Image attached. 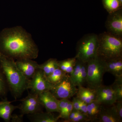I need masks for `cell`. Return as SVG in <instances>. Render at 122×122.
I'll list each match as a JSON object with an SVG mask.
<instances>
[{
    "label": "cell",
    "instance_id": "14",
    "mask_svg": "<svg viewBox=\"0 0 122 122\" xmlns=\"http://www.w3.org/2000/svg\"><path fill=\"white\" fill-rule=\"evenodd\" d=\"M105 61L106 72L110 73L115 77L122 76V57Z\"/></svg>",
    "mask_w": 122,
    "mask_h": 122
},
{
    "label": "cell",
    "instance_id": "3",
    "mask_svg": "<svg viewBox=\"0 0 122 122\" xmlns=\"http://www.w3.org/2000/svg\"><path fill=\"white\" fill-rule=\"evenodd\" d=\"M97 55L105 61L122 57V38L107 32L98 35Z\"/></svg>",
    "mask_w": 122,
    "mask_h": 122
},
{
    "label": "cell",
    "instance_id": "25",
    "mask_svg": "<svg viewBox=\"0 0 122 122\" xmlns=\"http://www.w3.org/2000/svg\"><path fill=\"white\" fill-rule=\"evenodd\" d=\"M8 90L5 77L0 66V97L6 96Z\"/></svg>",
    "mask_w": 122,
    "mask_h": 122
},
{
    "label": "cell",
    "instance_id": "10",
    "mask_svg": "<svg viewBox=\"0 0 122 122\" xmlns=\"http://www.w3.org/2000/svg\"><path fill=\"white\" fill-rule=\"evenodd\" d=\"M96 100L105 106H110L117 102L116 96L111 85L102 86L95 89Z\"/></svg>",
    "mask_w": 122,
    "mask_h": 122
},
{
    "label": "cell",
    "instance_id": "9",
    "mask_svg": "<svg viewBox=\"0 0 122 122\" xmlns=\"http://www.w3.org/2000/svg\"><path fill=\"white\" fill-rule=\"evenodd\" d=\"M107 32L122 38V9L109 13L105 23Z\"/></svg>",
    "mask_w": 122,
    "mask_h": 122
},
{
    "label": "cell",
    "instance_id": "28",
    "mask_svg": "<svg viewBox=\"0 0 122 122\" xmlns=\"http://www.w3.org/2000/svg\"><path fill=\"white\" fill-rule=\"evenodd\" d=\"M87 104L79 99V106L80 111L85 114L87 116Z\"/></svg>",
    "mask_w": 122,
    "mask_h": 122
},
{
    "label": "cell",
    "instance_id": "24",
    "mask_svg": "<svg viewBox=\"0 0 122 122\" xmlns=\"http://www.w3.org/2000/svg\"><path fill=\"white\" fill-rule=\"evenodd\" d=\"M111 85L115 93L117 101H122V76L115 77L114 82Z\"/></svg>",
    "mask_w": 122,
    "mask_h": 122
},
{
    "label": "cell",
    "instance_id": "2",
    "mask_svg": "<svg viewBox=\"0 0 122 122\" xmlns=\"http://www.w3.org/2000/svg\"><path fill=\"white\" fill-rule=\"evenodd\" d=\"M14 59L0 53V66L5 77L9 90L15 99L20 97L27 89L29 79L18 69Z\"/></svg>",
    "mask_w": 122,
    "mask_h": 122
},
{
    "label": "cell",
    "instance_id": "33",
    "mask_svg": "<svg viewBox=\"0 0 122 122\" xmlns=\"http://www.w3.org/2000/svg\"><path fill=\"white\" fill-rule=\"evenodd\" d=\"M119 0L120 3H121V4H122V0Z\"/></svg>",
    "mask_w": 122,
    "mask_h": 122
},
{
    "label": "cell",
    "instance_id": "12",
    "mask_svg": "<svg viewBox=\"0 0 122 122\" xmlns=\"http://www.w3.org/2000/svg\"><path fill=\"white\" fill-rule=\"evenodd\" d=\"M106 106L102 105L96 122H122V118L118 113L115 104Z\"/></svg>",
    "mask_w": 122,
    "mask_h": 122
},
{
    "label": "cell",
    "instance_id": "21",
    "mask_svg": "<svg viewBox=\"0 0 122 122\" xmlns=\"http://www.w3.org/2000/svg\"><path fill=\"white\" fill-rule=\"evenodd\" d=\"M67 74H68L63 72L58 67L47 76V78L50 82L54 86L60 82Z\"/></svg>",
    "mask_w": 122,
    "mask_h": 122
},
{
    "label": "cell",
    "instance_id": "27",
    "mask_svg": "<svg viewBox=\"0 0 122 122\" xmlns=\"http://www.w3.org/2000/svg\"><path fill=\"white\" fill-rule=\"evenodd\" d=\"M90 122L87 116L85 114L78 111L76 117L71 120L69 122Z\"/></svg>",
    "mask_w": 122,
    "mask_h": 122
},
{
    "label": "cell",
    "instance_id": "18",
    "mask_svg": "<svg viewBox=\"0 0 122 122\" xmlns=\"http://www.w3.org/2000/svg\"><path fill=\"white\" fill-rule=\"evenodd\" d=\"M102 105L96 100L87 104V116L90 121L96 122Z\"/></svg>",
    "mask_w": 122,
    "mask_h": 122
},
{
    "label": "cell",
    "instance_id": "23",
    "mask_svg": "<svg viewBox=\"0 0 122 122\" xmlns=\"http://www.w3.org/2000/svg\"><path fill=\"white\" fill-rule=\"evenodd\" d=\"M87 75V62H82L81 70L77 77L74 85L78 87L83 86V85L86 82Z\"/></svg>",
    "mask_w": 122,
    "mask_h": 122
},
{
    "label": "cell",
    "instance_id": "8",
    "mask_svg": "<svg viewBox=\"0 0 122 122\" xmlns=\"http://www.w3.org/2000/svg\"><path fill=\"white\" fill-rule=\"evenodd\" d=\"M38 95L31 92L20 100L21 103L19 109L20 110L21 115L32 114L42 111L43 107L39 102Z\"/></svg>",
    "mask_w": 122,
    "mask_h": 122
},
{
    "label": "cell",
    "instance_id": "6",
    "mask_svg": "<svg viewBox=\"0 0 122 122\" xmlns=\"http://www.w3.org/2000/svg\"><path fill=\"white\" fill-rule=\"evenodd\" d=\"M78 88L72 82L69 74L59 83L54 85L50 91L57 99H69L76 95Z\"/></svg>",
    "mask_w": 122,
    "mask_h": 122
},
{
    "label": "cell",
    "instance_id": "22",
    "mask_svg": "<svg viewBox=\"0 0 122 122\" xmlns=\"http://www.w3.org/2000/svg\"><path fill=\"white\" fill-rule=\"evenodd\" d=\"M102 2L103 7L109 13L122 8V4L119 0H102Z\"/></svg>",
    "mask_w": 122,
    "mask_h": 122
},
{
    "label": "cell",
    "instance_id": "4",
    "mask_svg": "<svg viewBox=\"0 0 122 122\" xmlns=\"http://www.w3.org/2000/svg\"><path fill=\"white\" fill-rule=\"evenodd\" d=\"M98 35L89 34L83 36L78 42L76 56L77 59L87 62L97 56Z\"/></svg>",
    "mask_w": 122,
    "mask_h": 122
},
{
    "label": "cell",
    "instance_id": "1",
    "mask_svg": "<svg viewBox=\"0 0 122 122\" xmlns=\"http://www.w3.org/2000/svg\"><path fill=\"white\" fill-rule=\"evenodd\" d=\"M0 53L14 60L35 59L39 49L29 33L21 26H16L0 33Z\"/></svg>",
    "mask_w": 122,
    "mask_h": 122
},
{
    "label": "cell",
    "instance_id": "7",
    "mask_svg": "<svg viewBox=\"0 0 122 122\" xmlns=\"http://www.w3.org/2000/svg\"><path fill=\"white\" fill-rule=\"evenodd\" d=\"M53 86L44 72L39 69L32 77L29 80L27 89H29L31 92L38 94L43 92L50 91Z\"/></svg>",
    "mask_w": 122,
    "mask_h": 122
},
{
    "label": "cell",
    "instance_id": "32",
    "mask_svg": "<svg viewBox=\"0 0 122 122\" xmlns=\"http://www.w3.org/2000/svg\"><path fill=\"white\" fill-rule=\"evenodd\" d=\"M78 111H77L75 110H73L72 112L71 113L69 116V118H68V120H66V121H65V122H69L71 120H72V119H73L74 118L76 117Z\"/></svg>",
    "mask_w": 122,
    "mask_h": 122
},
{
    "label": "cell",
    "instance_id": "17",
    "mask_svg": "<svg viewBox=\"0 0 122 122\" xmlns=\"http://www.w3.org/2000/svg\"><path fill=\"white\" fill-rule=\"evenodd\" d=\"M28 118L33 122H56L58 120L52 113L42 111L36 113L29 114Z\"/></svg>",
    "mask_w": 122,
    "mask_h": 122
},
{
    "label": "cell",
    "instance_id": "13",
    "mask_svg": "<svg viewBox=\"0 0 122 122\" xmlns=\"http://www.w3.org/2000/svg\"><path fill=\"white\" fill-rule=\"evenodd\" d=\"M16 65L26 78L29 80L39 69V64L32 59L24 58L17 60Z\"/></svg>",
    "mask_w": 122,
    "mask_h": 122
},
{
    "label": "cell",
    "instance_id": "29",
    "mask_svg": "<svg viewBox=\"0 0 122 122\" xmlns=\"http://www.w3.org/2000/svg\"><path fill=\"white\" fill-rule=\"evenodd\" d=\"M72 102L73 105V110L80 111L79 99L76 97H74Z\"/></svg>",
    "mask_w": 122,
    "mask_h": 122
},
{
    "label": "cell",
    "instance_id": "34",
    "mask_svg": "<svg viewBox=\"0 0 122 122\" xmlns=\"http://www.w3.org/2000/svg\"><path fill=\"white\" fill-rule=\"evenodd\" d=\"M1 102H0V103Z\"/></svg>",
    "mask_w": 122,
    "mask_h": 122
},
{
    "label": "cell",
    "instance_id": "26",
    "mask_svg": "<svg viewBox=\"0 0 122 122\" xmlns=\"http://www.w3.org/2000/svg\"><path fill=\"white\" fill-rule=\"evenodd\" d=\"M73 110V105L72 102H70L68 105V106L66 107L63 112L59 113V116L57 117V118L59 119V118H62L65 119L64 122L68 120L69 116Z\"/></svg>",
    "mask_w": 122,
    "mask_h": 122
},
{
    "label": "cell",
    "instance_id": "5",
    "mask_svg": "<svg viewBox=\"0 0 122 122\" xmlns=\"http://www.w3.org/2000/svg\"><path fill=\"white\" fill-rule=\"evenodd\" d=\"M86 82L88 87L95 89L102 85L103 75L106 73V61L96 56L87 62Z\"/></svg>",
    "mask_w": 122,
    "mask_h": 122
},
{
    "label": "cell",
    "instance_id": "16",
    "mask_svg": "<svg viewBox=\"0 0 122 122\" xmlns=\"http://www.w3.org/2000/svg\"><path fill=\"white\" fill-rule=\"evenodd\" d=\"M76 95V97L87 104L96 100L95 89L89 87L86 88L83 86L78 87Z\"/></svg>",
    "mask_w": 122,
    "mask_h": 122
},
{
    "label": "cell",
    "instance_id": "31",
    "mask_svg": "<svg viewBox=\"0 0 122 122\" xmlns=\"http://www.w3.org/2000/svg\"><path fill=\"white\" fill-rule=\"evenodd\" d=\"M22 117L23 116L21 115L20 116L14 115L12 116L11 118V121L14 122H23L22 120Z\"/></svg>",
    "mask_w": 122,
    "mask_h": 122
},
{
    "label": "cell",
    "instance_id": "20",
    "mask_svg": "<svg viewBox=\"0 0 122 122\" xmlns=\"http://www.w3.org/2000/svg\"><path fill=\"white\" fill-rule=\"evenodd\" d=\"M76 56L62 61H58V67L63 72L70 74L76 64Z\"/></svg>",
    "mask_w": 122,
    "mask_h": 122
},
{
    "label": "cell",
    "instance_id": "30",
    "mask_svg": "<svg viewBox=\"0 0 122 122\" xmlns=\"http://www.w3.org/2000/svg\"><path fill=\"white\" fill-rule=\"evenodd\" d=\"M115 104L118 113L122 119V101H117Z\"/></svg>",
    "mask_w": 122,
    "mask_h": 122
},
{
    "label": "cell",
    "instance_id": "11",
    "mask_svg": "<svg viewBox=\"0 0 122 122\" xmlns=\"http://www.w3.org/2000/svg\"><path fill=\"white\" fill-rule=\"evenodd\" d=\"M38 98L42 106L46 112L59 113V99H57L50 91L43 92L38 94Z\"/></svg>",
    "mask_w": 122,
    "mask_h": 122
},
{
    "label": "cell",
    "instance_id": "19",
    "mask_svg": "<svg viewBox=\"0 0 122 122\" xmlns=\"http://www.w3.org/2000/svg\"><path fill=\"white\" fill-rule=\"evenodd\" d=\"M58 67V61L54 58H50L42 64L39 65V69L44 72L46 76Z\"/></svg>",
    "mask_w": 122,
    "mask_h": 122
},
{
    "label": "cell",
    "instance_id": "15",
    "mask_svg": "<svg viewBox=\"0 0 122 122\" xmlns=\"http://www.w3.org/2000/svg\"><path fill=\"white\" fill-rule=\"evenodd\" d=\"M11 102L5 99L0 103V118L6 122H10L13 112L19 109V106H14Z\"/></svg>",
    "mask_w": 122,
    "mask_h": 122
}]
</instances>
